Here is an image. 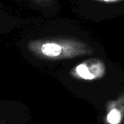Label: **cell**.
I'll list each match as a JSON object with an SVG mask.
<instances>
[{"mask_svg":"<svg viewBox=\"0 0 124 124\" xmlns=\"http://www.w3.org/2000/svg\"><path fill=\"white\" fill-rule=\"evenodd\" d=\"M39 53L51 60L72 58L89 53L88 48L83 43L72 40L48 41L39 46Z\"/></svg>","mask_w":124,"mask_h":124,"instance_id":"cell-1","label":"cell"},{"mask_svg":"<svg viewBox=\"0 0 124 124\" xmlns=\"http://www.w3.org/2000/svg\"><path fill=\"white\" fill-rule=\"evenodd\" d=\"M106 73L105 63L99 59L92 58L75 66L71 71L72 77L84 81L100 79Z\"/></svg>","mask_w":124,"mask_h":124,"instance_id":"cell-2","label":"cell"},{"mask_svg":"<svg viewBox=\"0 0 124 124\" xmlns=\"http://www.w3.org/2000/svg\"><path fill=\"white\" fill-rule=\"evenodd\" d=\"M124 119V92L109 101L106 105L105 124H122Z\"/></svg>","mask_w":124,"mask_h":124,"instance_id":"cell-3","label":"cell"},{"mask_svg":"<svg viewBox=\"0 0 124 124\" xmlns=\"http://www.w3.org/2000/svg\"><path fill=\"white\" fill-rule=\"evenodd\" d=\"M100 1H105V2H114V1H117L118 0H98Z\"/></svg>","mask_w":124,"mask_h":124,"instance_id":"cell-4","label":"cell"}]
</instances>
